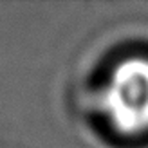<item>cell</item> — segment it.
<instances>
[{"label":"cell","instance_id":"cell-1","mask_svg":"<svg viewBox=\"0 0 148 148\" xmlns=\"http://www.w3.org/2000/svg\"><path fill=\"white\" fill-rule=\"evenodd\" d=\"M103 105L110 125L121 134L148 132V60L130 58L112 71Z\"/></svg>","mask_w":148,"mask_h":148}]
</instances>
